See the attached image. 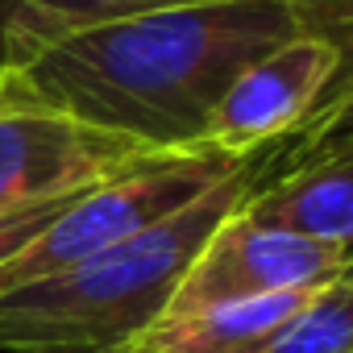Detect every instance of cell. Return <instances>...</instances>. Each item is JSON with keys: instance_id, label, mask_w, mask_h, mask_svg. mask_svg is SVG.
Returning <instances> with one entry per match:
<instances>
[{"instance_id": "cell-1", "label": "cell", "mask_w": 353, "mask_h": 353, "mask_svg": "<svg viewBox=\"0 0 353 353\" xmlns=\"http://www.w3.org/2000/svg\"><path fill=\"white\" fill-rule=\"evenodd\" d=\"M287 0H200L79 30L9 67L0 100L67 112L145 150H204L233 79L291 42Z\"/></svg>"}, {"instance_id": "cell-2", "label": "cell", "mask_w": 353, "mask_h": 353, "mask_svg": "<svg viewBox=\"0 0 353 353\" xmlns=\"http://www.w3.org/2000/svg\"><path fill=\"white\" fill-rule=\"evenodd\" d=\"M270 170L245 158L229 179L150 233L59 274L0 291V353H121L145 336L216 225Z\"/></svg>"}, {"instance_id": "cell-3", "label": "cell", "mask_w": 353, "mask_h": 353, "mask_svg": "<svg viewBox=\"0 0 353 353\" xmlns=\"http://www.w3.org/2000/svg\"><path fill=\"white\" fill-rule=\"evenodd\" d=\"M245 162V158H241ZM216 150H150L112 179L88 188L9 270H0V291L59 274L104 250H117L154 225L170 221L212 192L241 166Z\"/></svg>"}, {"instance_id": "cell-4", "label": "cell", "mask_w": 353, "mask_h": 353, "mask_svg": "<svg viewBox=\"0 0 353 353\" xmlns=\"http://www.w3.org/2000/svg\"><path fill=\"white\" fill-rule=\"evenodd\" d=\"M237 208L204 241V250L188 266L179 291L170 295L162 320H179V316L221 307V303H241V299L324 291L341 274L353 270V250L254 225Z\"/></svg>"}, {"instance_id": "cell-5", "label": "cell", "mask_w": 353, "mask_h": 353, "mask_svg": "<svg viewBox=\"0 0 353 353\" xmlns=\"http://www.w3.org/2000/svg\"><path fill=\"white\" fill-rule=\"evenodd\" d=\"M150 154L67 112L0 100V216L88 192Z\"/></svg>"}, {"instance_id": "cell-6", "label": "cell", "mask_w": 353, "mask_h": 353, "mask_svg": "<svg viewBox=\"0 0 353 353\" xmlns=\"http://www.w3.org/2000/svg\"><path fill=\"white\" fill-rule=\"evenodd\" d=\"M336 54L324 42L295 34L233 79V88L212 108L200 145L233 162L266 154V145L299 133L312 121L328 96Z\"/></svg>"}, {"instance_id": "cell-7", "label": "cell", "mask_w": 353, "mask_h": 353, "mask_svg": "<svg viewBox=\"0 0 353 353\" xmlns=\"http://www.w3.org/2000/svg\"><path fill=\"white\" fill-rule=\"evenodd\" d=\"M237 212L266 229L353 250V137L291 162L279 179L262 174Z\"/></svg>"}, {"instance_id": "cell-8", "label": "cell", "mask_w": 353, "mask_h": 353, "mask_svg": "<svg viewBox=\"0 0 353 353\" xmlns=\"http://www.w3.org/2000/svg\"><path fill=\"white\" fill-rule=\"evenodd\" d=\"M320 291H291L204 307L179 320H158L121 353H262L287 324H295Z\"/></svg>"}, {"instance_id": "cell-9", "label": "cell", "mask_w": 353, "mask_h": 353, "mask_svg": "<svg viewBox=\"0 0 353 353\" xmlns=\"http://www.w3.org/2000/svg\"><path fill=\"white\" fill-rule=\"evenodd\" d=\"M179 5L200 0H0V67H21L79 30Z\"/></svg>"}, {"instance_id": "cell-10", "label": "cell", "mask_w": 353, "mask_h": 353, "mask_svg": "<svg viewBox=\"0 0 353 353\" xmlns=\"http://www.w3.org/2000/svg\"><path fill=\"white\" fill-rule=\"evenodd\" d=\"M262 353H353V270L324 287Z\"/></svg>"}, {"instance_id": "cell-11", "label": "cell", "mask_w": 353, "mask_h": 353, "mask_svg": "<svg viewBox=\"0 0 353 353\" xmlns=\"http://www.w3.org/2000/svg\"><path fill=\"white\" fill-rule=\"evenodd\" d=\"M287 5H291L295 30L307 34V38H316V42H324L336 54V75L328 83L324 104L341 100L345 92H353V0H287Z\"/></svg>"}, {"instance_id": "cell-12", "label": "cell", "mask_w": 353, "mask_h": 353, "mask_svg": "<svg viewBox=\"0 0 353 353\" xmlns=\"http://www.w3.org/2000/svg\"><path fill=\"white\" fill-rule=\"evenodd\" d=\"M83 192H75V196H63V200H50V204H38V208H21V212H9V216H0V270H9L75 200H79Z\"/></svg>"}, {"instance_id": "cell-13", "label": "cell", "mask_w": 353, "mask_h": 353, "mask_svg": "<svg viewBox=\"0 0 353 353\" xmlns=\"http://www.w3.org/2000/svg\"><path fill=\"white\" fill-rule=\"evenodd\" d=\"M353 137V92H345L341 100H332V104H324L299 133H291V145L279 154V162H299V158H307V154H316V150H324V145H336V141H349Z\"/></svg>"}, {"instance_id": "cell-14", "label": "cell", "mask_w": 353, "mask_h": 353, "mask_svg": "<svg viewBox=\"0 0 353 353\" xmlns=\"http://www.w3.org/2000/svg\"><path fill=\"white\" fill-rule=\"evenodd\" d=\"M5 83H9V67H0V96H5Z\"/></svg>"}]
</instances>
